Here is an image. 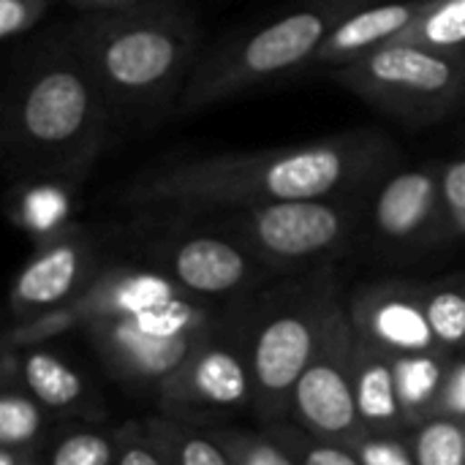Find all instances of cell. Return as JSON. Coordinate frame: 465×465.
<instances>
[{"label": "cell", "mask_w": 465, "mask_h": 465, "mask_svg": "<svg viewBox=\"0 0 465 465\" xmlns=\"http://www.w3.org/2000/svg\"><path fill=\"white\" fill-rule=\"evenodd\" d=\"M272 439H278L300 465H362L357 458V452L349 444H338V441H327L319 439L313 433H308L305 428L289 422H278V425H262Z\"/></svg>", "instance_id": "obj_27"}, {"label": "cell", "mask_w": 465, "mask_h": 465, "mask_svg": "<svg viewBox=\"0 0 465 465\" xmlns=\"http://www.w3.org/2000/svg\"><path fill=\"white\" fill-rule=\"evenodd\" d=\"M104 262L93 234L76 223L38 242L8 292V324H25L74 305L95 281Z\"/></svg>", "instance_id": "obj_13"}, {"label": "cell", "mask_w": 465, "mask_h": 465, "mask_svg": "<svg viewBox=\"0 0 465 465\" xmlns=\"http://www.w3.org/2000/svg\"><path fill=\"white\" fill-rule=\"evenodd\" d=\"M365 210L362 196L305 199L213 213V221L242 240L272 272H316L351 251Z\"/></svg>", "instance_id": "obj_7"}, {"label": "cell", "mask_w": 465, "mask_h": 465, "mask_svg": "<svg viewBox=\"0 0 465 465\" xmlns=\"http://www.w3.org/2000/svg\"><path fill=\"white\" fill-rule=\"evenodd\" d=\"M354 351L357 332L341 297L330 311L313 360L294 387L289 417L294 425L338 444H354L365 433L354 398Z\"/></svg>", "instance_id": "obj_11"}, {"label": "cell", "mask_w": 465, "mask_h": 465, "mask_svg": "<svg viewBox=\"0 0 465 465\" xmlns=\"http://www.w3.org/2000/svg\"><path fill=\"white\" fill-rule=\"evenodd\" d=\"M362 465H420L409 433H362L354 444H349Z\"/></svg>", "instance_id": "obj_28"}, {"label": "cell", "mask_w": 465, "mask_h": 465, "mask_svg": "<svg viewBox=\"0 0 465 465\" xmlns=\"http://www.w3.org/2000/svg\"><path fill=\"white\" fill-rule=\"evenodd\" d=\"M354 398L365 433H409L398 392L395 357L360 335L354 351Z\"/></svg>", "instance_id": "obj_17"}, {"label": "cell", "mask_w": 465, "mask_h": 465, "mask_svg": "<svg viewBox=\"0 0 465 465\" xmlns=\"http://www.w3.org/2000/svg\"><path fill=\"white\" fill-rule=\"evenodd\" d=\"M112 112L71 46L46 52L14 90L5 117L8 158L27 177L76 183L106 144Z\"/></svg>", "instance_id": "obj_3"}, {"label": "cell", "mask_w": 465, "mask_h": 465, "mask_svg": "<svg viewBox=\"0 0 465 465\" xmlns=\"http://www.w3.org/2000/svg\"><path fill=\"white\" fill-rule=\"evenodd\" d=\"M117 447V428L106 420H65L54 425L41 458L44 465H114Z\"/></svg>", "instance_id": "obj_19"}, {"label": "cell", "mask_w": 465, "mask_h": 465, "mask_svg": "<svg viewBox=\"0 0 465 465\" xmlns=\"http://www.w3.org/2000/svg\"><path fill=\"white\" fill-rule=\"evenodd\" d=\"M395 41L465 57V0H425L420 16Z\"/></svg>", "instance_id": "obj_23"}, {"label": "cell", "mask_w": 465, "mask_h": 465, "mask_svg": "<svg viewBox=\"0 0 465 465\" xmlns=\"http://www.w3.org/2000/svg\"><path fill=\"white\" fill-rule=\"evenodd\" d=\"M147 264L174 281L183 292L210 300H242L259 292L272 270L234 234L210 221L207 226H169L144 248Z\"/></svg>", "instance_id": "obj_10"}, {"label": "cell", "mask_w": 465, "mask_h": 465, "mask_svg": "<svg viewBox=\"0 0 465 465\" xmlns=\"http://www.w3.org/2000/svg\"><path fill=\"white\" fill-rule=\"evenodd\" d=\"M117 463L114 465H169L163 452L150 439L144 420L142 422H123L117 425Z\"/></svg>", "instance_id": "obj_29"}, {"label": "cell", "mask_w": 465, "mask_h": 465, "mask_svg": "<svg viewBox=\"0 0 465 465\" xmlns=\"http://www.w3.org/2000/svg\"><path fill=\"white\" fill-rule=\"evenodd\" d=\"M371 232L390 256H422L455 240L441 166L392 169L371 193Z\"/></svg>", "instance_id": "obj_12"}, {"label": "cell", "mask_w": 465, "mask_h": 465, "mask_svg": "<svg viewBox=\"0 0 465 465\" xmlns=\"http://www.w3.org/2000/svg\"><path fill=\"white\" fill-rule=\"evenodd\" d=\"M251 302L253 294L229 305L226 316L158 392V414L191 425H213L253 411Z\"/></svg>", "instance_id": "obj_9"}, {"label": "cell", "mask_w": 465, "mask_h": 465, "mask_svg": "<svg viewBox=\"0 0 465 465\" xmlns=\"http://www.w3.org/2000/svg\"><path fill=\"white\" fill-rule=\"evenodd\" d=\"M420 465H465V425L450 417H433L409 430Z\"/></svg>", "instance_id": "obj_26"}, {"label": "cell", "mask_w": 465, "mask_h": 465, "mask_svg": "<svg viewBox=\"0 0 465 465\" xmlns=\"http://www.w3.org/2000/svg\"><path fill=\"white\" fill-rule=\"evenodd\" d=\"M144 428L169 465H234L223 447L199 425L155 411L144 420Z\"/></svg>", "instance_id": "obj_21"}, {"label": "cell", "mask_w": 465, "mask_h": 465, "mask_svg": "<svg viewBox=\"0 0 465 465\" xmlns=\"http://www.w3.org/2000/svg\"><path fill=\"white\" fill-rule=\"evenodd\" d=\"M199 428H204L223 447V452L232 458L234 465H300L294 455L264 428L251 430L234 422H213Z\"/></svg>", "instance_id": "obj_25"}, {"label": "cell", "mask_w": 465, "mask_h": 465, "mask_svg": "<svg viewBox=\"0 0 465 465\" xmlns=\"http://www.w3.org/2000/svg\"><path fill=\"white\" fill-rule=\"evenodd\" d=\"M232 302H210L183 292L158 308L90 324L82 335L112 381L134 395L155 401L163 384L191 360L199 343L226 316Z\"/></svg>", "instance_id": "obj_6"}, {"label": "cell", "mask_w": 465, "mask_h": 465, "mask_svg": "<svg viewBox=\"0 0 465 465\" xmlns=\"http://www.w3.org/2000/svg\"><path fill=\"white\" fill-rule=\"evenodd\" d=\"M452 360H455V354L444 351V349L395 357L398 392H401V406H403L409 430L439 417Z\"/></svg>", "instance_id": "obj_18"}, {"label": "cell", "mask_w": 465, "mask_h": 465, "mask_svg": "<svg viewBox=\"0 0 465 465\" xmlns=\"http://www.w3.org/2000/svg\"><path fill=\"white\" fill-rule=\"evenodd\" d=\"M57 420L19 384L0 381V450L41 452Z\"/></svg>", "instance_id": "obj_20"}, {"label": "cell", "mask_w": 465, "mask_h": 465, "mask_svg": "<svg viewBox=\"0 0 465 465\" xmlns=\"http://www.w3.org/2000/svg\"><path fill=\"white\" fill-rule=\"evenodd\" d=\"M425 311L433 335L444 351H465V278H450L439 283H425Z\"/></svg>", "instance_id": "obj_24"}, {"label": "cell", "mask_w": 465, "mask_h": 465, "mask_svg": "<svg viewBox=\"0 0 465 465\" xmlns=\"http://www.w3.org/2000/svg\"><path fill=\"white\" fill-rule=\"evenodd\" d=\"M439 417H450V420H458L465 425V351L455 354V360H452Z\"/></svg>", "instance_id": "obj_32"}, {"label": "cell", "mask_w": 465, "mask_h": 465, "mask_svg": "<svg viewBox=\"0 0 465 465\" xmlns=\"http://www.w3.org/2000/svg\"><path fill=\"white\" fill-rule=\"evenodd\" d=\"M425 0H381L354 11L343 19L330 38L322 44L313 63L319 65H346L390 41H395L422 11Z\"/></svg>", "instance_id": "obj_16"}, {"label": "cell", "mask_w": 465, "mask_h": 465, "mask_svg": "<svg viewBox=\"0 0 465 465\" xmlns=\"http://www.w3.org/2000/svg\"><path fill=\"white\" fill-rule=\"evenodd\" d=\"M463 63H465V57H463Z\"/></svg>", "instance_id": "obj_35"}, {"label": "cell", "mask_w": 465, "mask_h": 465, "mask_svg": "<svg viewBox=\"0 0 465 465\" xmlns=\"http://www.w3.org/2000/svg\"><path fill=\"white\" fill-rule=\"evenodd\" d=\"M82 5H93V8H101V11H120V8H131L136 5L139 0H76Z\"/></svg>", "instance_id": "obj_34"}, {"label": "cell", "mask_w": 465, "mask_h": 465, "mask_svg": "<svg viewBox=\"0 0 465 465\" xmlns=\"http://www.w3.org/2000/svg\"><path fill=\"white\" fill-rule=\"evenodd\" d=\"M341 297V286L330 270L289 278L253 294V417L262 425L289 422L294 387L313 360L330 311Z\"/></svg>", "instance_id": "obj_5"}, {"label": "cell", "mask_w": 465, "mask_h": 465, "mask_svg": "<svg viewBox=\"0 0 465 465\" xmlns=\"http://www.w3.org/2000/svg\"><path fill=\"white\" fill-rule=\"evenodd\" d=\"M0 465H44V458H41V452L0 450Z\"/></svg>", "instance_id": "obj_33"}, {"label": "cell", "mask_w": 465, "mask_h": 465, "mask_svg": "<svg viewBox=\"0 0 465 465\" xmlns=\"http://www.w3.org/2000/svg\"><path fill=\"white\" fill-rule=\"evenodd\" d=\"M0 381H19L57 422L106 420V406L87 376L44 343L27 349L3 346Z\"/></svg>", "instance_id": "obj_15"}, {"label": "cell", "mask_w": 465, "mask_h": 465, "mask_svg": "<svg viewBox=\"0 0 465 465\" xmlns=\"http://www.w3.org/2000/svg\"><path fill=\"white\" fill-rule=\"evenodd\" d=\"M63 180H35V185H25L11 204V218L19 229L30 232L35 242H44L63 232L71 213V196Z\"/></svg>", "instance_id": "obj_22"}, {"label": "cell", "mask_w": 465, "mask_h": 465, "mask_svg": "<svg viewBox=\"0 0 465 465\" xmlns=\"http://www.w3.org/2000/svg\"><path fill=\"white\" fill-rule=\"evenodd\" d=\"M398 147L376 131L319 142L166 161L136 174L120 193L128 207L213 215L278 202L365 196L392 172Z\"/></svg>", "instance_id": "obj_1"}, {"label": "cell", "mask_w": 465, "mask_h": 465, "mask_svg": "<svg viewBox=\"0 0 465 465\" xmlns=\"http://www.w3.org/2000/svg\"><path fill=\"white\" fill-rule=\"evenodd\" d=\"M49 0H0V38L27 33L46 11Z\"/></svg>", "instance_id": "obj_30"}, {"label": "cell", "mask_w": 465, "mask_h": 465, "mask_svg": "<svg viewBox=\"0 0 465 465\" xmlns=\"http://www.w3.org/2000/svg\"><path fill=\"white\" fill-rule=\"evenodd\" d=\"M373 3L381 0H308L242 38L213 49L193 65L174 104L177 112L193 114L313 63L330 33L354 11Z\"/></svg>", "instance_id": "obj_4"}, {"label": "cell", "mask_w": 465, "mask_h": 465, "mask_svg": "<svg viewBox=\"0 0 465 465\" xmlns=\"http://www.w3.org/2000/svg\"><path fill=\"white\" fill-rule=\"evenodd\" d=\"M330 74L371 106L411 125L441 120L465 95L460 54L401 41L384 44L346 65H335Z\"/></svg>", "instance_id": "obj_8"}, {"label": "cell", "mask_w": 465, "mask_h": 465, "mask_svg": "<svg viewBox=\"0 0 465 465\" xmlns=\"http://www.w3.org/2000/svg\"><path fill=\"white\" fill-rule=\"evenodd\" d=\"M346 305L354 332L392 357L441 349L428 322L422 283L381 281L360 286Z\"/></svg>", "instance_id": "obj_14"}, {"label": "cell", "mask_w": 465, "mask_h": 465, "mask_svg": "<svg viewBox=\"0 0 465 465\" xmlns=\"http://www.w3.org/2000/svg\"><path fill=\"white\" fill-rule=\"evenodd\" d=\"M441 180H444V196H447L455 234L465 240V158L444 163Z\"/></svg>", "instance_id": "obj_31"}, {"label": "cell", "mask_w": 465, "mask_h": 465, "mask_svg": "<svg viewBox=\"0 0 465 465\" xmlns=\"http://www.w3.org/2000/svg\"><path fill=\"white\" fill-rule=\"evenodd\" d=\"M68 46L114 112L144 114L177 104L199 46L193 16L169 3L98 11L74 25Z\"/></svg>", "instance_id": "obj_2"}]
</instances>
